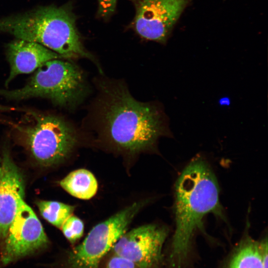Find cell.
I'll return each mask as SVG.
<instances>
[{
	"label": "cell",
	"instance_id": "1",
	"mask_svg": "<svg viewBox=\"0 0 268 268\" xmlns=\"http://www.w3.org/2000/svg\"><path fill=\"white\" fill-rule=\"evenodd\" d=\"M99 87L96 126L112 144L137 152L153 147L161 136L171 135L167 117L157 104L136 100L119 82H103Z\"/></svg>",
	"mask_w": 268,
	"mask_h": 268
},
{
	"label": "cell",
	"instance_id": "2",
	"mask_svg": "<svg viewBox=\"0 0 268 268\" xmlns=\"http://www.w3.org/2000/svg\"><path fill=\"white\" fill-rule=\"evenodd\" d=\"M175 230L170 256L179 268L187 257L195 234L202 228L208 213L222 218L216 178L208 163L201 157L194 158L178 178L175 187Z\"/></svg>",
	"mask_w": 268,
	"mask_h": 268
},
{
	"label": "cell",
	"instance_id": "3",
	"mask_svg": "<svg viewBox=\"0 0 268 268\" xmlns=\"http://www.w3.org/2000/svg\"><path fill=\"white\" fill-rule=\"evenodd\" d=\"M76 18L71 1L59 6H41L0 18V32L40 44L64 59L84 58L95 62L83 45Z\"/></svg>",
	"mask_w": 268,
	"mask_h": 268
},
{
	"label": "cell",
	"instance_id": "4",
	"mask_svg": "<svg viewBox=\"0 0 268 268\" xmlns=\"http://www.w3.org/2000/svg\"><path fill=\"white\" fill-rule=\"evenodd\" d=\"M35 71L22 87L12 90L0 88V96L11 100L45 98L55 105L70 109L81 103L87 94L83 72L69 61L52 60Z\"/></svg>",
	"mask_w": 268,
	"mask_h": 268
},
{
	"label": "cell",
	"instance_id": "5",
	"mask_svg": "<svg viewBox=\"0 0 268 268\" xmlns=\"http://www.w3.org/2000/svg\"><path fill=\"white\" fill-rule=\"evenodd\" d=\"M29 115L30 120L15 127L35 160L49 166L66 159L77 142L73 127L57 115L35 112Z\"/></svg>",
	"mask_w": 268,
	"mask_h": 268
},
{
	"label": "cell",
	"instance_id": "6",
	"mask_svg": "<svg viewBox=\"0 0 268 268\" xmlns=\"http://www.w3.org/2000/svg\"><path fill=\"white\" fill-rule=\"evenodd\" d=\"M144 204V201L135 202L93 227L82 243L69 252L66 268H98Z\"/></svg>",
	"mask_w": 268,
	"mask_h": 268
},
{
	"label": "cell",
	"instance_id": "7",
	"mask_svg": "<svg viewBox=\"0 0 268 268\" xmlns=\"http://www.w3.org/2000/svg\"><path fill=\"white\" fill-rule=\"evenodd\" d=\"M135 15L130 26L139 36L165 44L190 0H130Z\"/></svg>",
	"mask_w": 268,
	"mask_h": 268
},
{
	"label": "cell",
	"instance_id": "8",
	"mask_svg": "<svg viewBox=\"0 0 268 268\" xmlns=\"http://www.w3.org/2000/svg\"><path fill=\"white\" fill-rule=\"evenodd\" d=\"M48 243L41 222L23 201L1 245L0 262L7 265L46 248Z\"/></svg>",
	"mask_w": 268,
	"mask_h": 268
},
{
	"label": "cell",
	"instance_id": "9",
	"mask_svg": "<svg viewBox=\"0 0 268 268\" xmlns=\"http://www.w3.org/2000/svg\"><path fill=\"white\" fill-rule=\"evenodd\" d=\"M168 233L164 226L149 224L123 234L111 249L113 254L125 258L138 268H155L162 260Z\"/></svg>",
	"mask_w": 268,
	"mask_h": 268
},
{
	"label": "cell",
	"instance_id": "10",
	"mask_svg": "<svg viewBox=\"0 0 268 268\" xmlns=\"http://www.w3.org/2000/svg\"><path fill=\"white\" fill-rule=\"evenodd\" d=\"M0 181V248L7 230L24 201V182L17 166L4 150Z\"/></svg>",
	"mask_w": 268,
	"mask_h": 268
},
{
	"label": "cell",
	"instance_id": "11",
	"mask_svg": "<svg viewBox=\"0 0 268 268\" xmlns=\"http://www.w3.org/2000/svg\"><path fill=\"white\" fill-rule=\"evenodd\" d=\"M5 53L10 68L5 82L6 87L20 74L31 73L49 61L64 59L40 44L18 39L6 45Z\"/></svg>",
	"mask_w": 268,
	"mask_h": 268
},
{
	"label": "cell",
	"instance_id": "12",
	"mask_svg": "<svg viewBox=\"0 0 268 268\" xmlns=\"http://www.w3.org/2000/svg\"><path fill=\"white\" fill-rule=\"evenodd\" d=\"M61 186L71 196L82 200H88L96 193L97 180L87 170L80 169L72 171L60 182Z\"/></svg>",
	"mask_w": 268,
	"mask_h": 268
},
{
	"label": "cell",
	"instance_id": "13",
	"mask_svg": "<svg viewBox=\"0 0 268 268\" xmlns=\"http://www.w3.org/2000/svg\"><path fill=\"white\" fill-rule=\"evenodd\" d=\"M228 268H264L262 242L245 238L236 251Z\"/></svg>",
	"mask_w": 268,
	"mask_h": 268
},
{
	"label": "cell",
	"instance_id": "14",
	"mask_svg": "<svg viewBox=\"0 0 268 268\" xmlns=\"http://www.w3.org/2000/svg\"><path fill=\"white\" fill-rule=\"evenodd\" d=\"M37 204L43 217L59 228L72 214L74 209V206L57 201H39Z\"/></svg>",
	"mask_w": 268,
	"mask_h": 268
},
{
	"label": "cell",
	"instance_id": "15",
	"mask_svg": "<svg viewBox=\"0 0 268 268\" xmlns=\"http://www.w3.org/2000/svg\"><path fill=\"white\" fill-rule=\"evenodd\" d=\"M61 229L65 237L70 243H74L83 235L84 224L79 218L71 215L65 221Z\"/></svg>",
	"mask_w": 268,
	"mask_h": 268
},
{
	"label": "cell",
	"instance_id": "16",
	"mask_svg": "<svg viewBox=\"0 0 268 268\" xmlns=\"http://www.w3.org/2000/svg\"><path fill=\"white\" fill-rule=\"evenodd\" d=\"M97 16L103 20H107L114 13L117 0H97Z\"/></svg>",
	"mask_w": 268,
	"mask_h": 268
},
{
	"label": "cell",
	"instance_id": "17",
	"mask_svg": "<svg viewBox=\"0 0 268 268\" xmlns=\"http://www.w3.org/2000/svg\"><path fill=\"white\" fill-rule=\"evenodd\" d=\"M106 268H138L130 260L113 254L107 262Z\"/></svg>",
	"mask_w": 268,
	"mask_h": 268
},
{
	"label": "cell",
	"instance_id": "18",
	"mask_svg": "<svg viewBox=\"0 0 268 268\" xmlns=\"http://www.w3.org/2000/svg\"><path fill=\"white\" fill-rule=\"evenodd\" d=\"M218 103L221 106H229L231 103V100L229 97L224 96L219 99Z\"/></svg>",
	"mask_w": 268,
	"mask_h": 268
},
{
	"label": "cell",
	"instance_id": "19",
	"mask_svg": "<svg viewBox=\"0 0 268 268\" xmlns=\"http://www.w3.org/2000/svg\"><path fill=\"white\" fill-rule=\"evenodd\" d=\"M0 159L1 158H0V181L1 175H2V163H1V159Z\"/></svg>",
	"mask_w": 268,
	"mask_h": 268
},
{
	"label": "cell",
	"instance_id": "20",
	"mask_svg": "<svg viewBox=\"0 0 268 268\" xmlns=\"http://www.w3.org/2000/svg\"><path fill=\"white\" fill-rule=\"evenodd\" d=\"M155 268H157V267Z\"/></svg>",
	"mask_w": 268,
	"mask_h": 268
}]
</instances>
